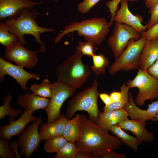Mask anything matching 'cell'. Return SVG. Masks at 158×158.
Returning a JSON list of instances; mask_svg holds the SVG:
<instances>
[{"mask_svg": "<svg viewBox=\"0 0 158 158\" xmlns=\"http://www.w3.org/2000/svg\"><path fill=\"white\" fill-rule=\"evenodd\" d=\"M122 0H112L107 1L105 4L106 7L108 8L111 13V18L109 25L110 26L113 24V18L115 15V13L118 10V6ZM130 1H135L136 0H128Z\"/></svg>", "mask_w": 158, "mask_h": 158, "instance_id": "obj_35", "label": "cell"}, {"mask_svg": "<svg viewBox=\"0 0 158 158\" xmlns=\"http://www.w3.org/2000/svg\"><path fill=\"white\" fill-rule=\"evenodd\" d=\"M37 54V52L26 49L18 41L5 49L6 59L23 68H32L36 66L38 61Z\"/></svg>", "mask_w": 158, "mask_h": 158, "instance_id": "obj_11", "label": "cell"}, {"mask_svg": "<svg viewBox=\"0 0 158 158\" xmlns=\"http://www.w3.org/2000/svg\"><path fill=\"white\" fill-rule=\"evenodd\" d=\"M99 95L105 104V106L108 105L112 102L110 96L108 94L105 93H99Z\"/></svg>", "mask_w": 158, "mask_h": 158, "instance_id": "obj_39", "label": "cell"}, {"mask_svg": "<svg viewBox=\"0 0 158 158\" xmlns=\"http://www.w3.org/2000/svg\"><path fill=\"white\" fill-rule=\"evenodd\" d=\"M128 114L123 108L107 111L100 112L96 124L108 130L111 126L117 125L128 118Z\"/></svg>", "mask_w": 158, "mask_h": 158, "instance_id": "obj_21", "label": "cell"}, {"mask_svg": "<svg viewBox=\"0 0 158 158\" xmlns=\"http://www.w3.org/2000/svg\"><path fill=\"white\" fill-rule=\"evenodd\" d=\"M110 27L109 23L103 18L94 17L80 22H72L55 37L54 43H58L65 35L76 31L78 36H83L85 41L99 45L108 35Z\"/></svg>", "mask_w": 158, "mask_h": 158, "instance_id": "obj_3", "label": "cell"}, {"mask_svg": "<svg viewBox=\"0 0 158 158\" xmlns=\"http://www.w3.org/2000/svg\"><path fill=\"white\" fill-rule=\"evenodd\" d=\"M9 75L18 82L23 90L25 91L30 89L27 84L28 80L33 78L39 80L40 78L46 75H38L31 74L25 71L23 68L18 65H15L5 60L2 57L0 58V81H4L5 75Z\"/></svg>", "mask_w": 158, "mask_h": 158, "instance_id": "obj_12", "label": "cell"}, {"mask_svg": "<svg viewBox=\"0 0 158 158\" xmlns=\"http://www.w3.org/2000/svg\"><path fill=\"white\" fill-rule=\"evenodd\" d=\"M83 55L76 51L57 67V80L76 90L86 82L91 74L89 66L84 64Z\"/></svg>", "mask_w": 158, "mask_h": 158, "instance_id": "obj_4", "label": "cell"}, {"mask_svg": "<svg viewBox=\"0 0 158 158\" xmlns=\"http://www.w3.org/2000/svg\"><path fill=\"white\" fill-rule=\"evenodd\" d=\"M157 38V39H158V37Z\"/></svg>", "mask_w": 158, "mask_h": 158, "instance_id": "obj_46", "label": "cell"}, {"mask_svg": "<svg viewBox=\"0 0 158 158\" xmlns=\"http://www.w3.org/2000/svg\"><path fill=\"white\" fill-rule=\"evenodd\" d=\"M9 141L0 138V157L1 158H17L16 155L8 145Z\"/></svg>", "mask_w": 158, "mask_h": 158, "instance_id": "obj_32", "label": "cell"}, {"mask_svg": "<svg viewBox=\"0 0 158 158\" xmlns=\"http://www.w3.org/2000/svg\"><path fill=\"white\" fill-rule=\"evenodd\" d=\"M98 83L95 80L92 85L78 93L68 102L66 117L70 119L78 111H87L90 117L97 122L99 118V111L97 104L99 96Z\"/></svg>", "mask_w": 158, "mask_h": 158, "instance_id": "obj_5", "label": "cell"}, {"mask_svg": "<svg viewBox=\"0 0 158 158\" xmlns=\"http://www.w3.org/2000/svg\"><path fill=\"white\" fill-rule=\"evenodd\" d=\"M147 123L142 122L128 118L117 125L121 128L131 131L136 136L140 144L143 142H151L154 139L153 134L147 131L145 128Z\"/></svg>", "mask_w": 158, "mask_h": 158, "instance_id": "obj_17", "label": "cell"}, {"mask_svg": "<svg viewBox=\"0 0 158 158\" xmlns=\"http://www.w3.org/2000/svg\"><path fill=\"white\" fill-rule=\"evenodd\" d=\"M81 130L80 114H78L73 119L68 120L63 135L68 141L75 142L80 138Z\"/></svg>", "mask_w": 158, "mask_h": 158, "instance_id": "obj_22", "label": "cell"}, {"mask_svg": "<svg viewBox=\"0 0 158 158\" xmlns=\"http://www.w3.org/2000/svg\"><path fill=\"white\" fill-rule=\"evenodd\" d=\"M142 37L146 40H152L158 37V22L151 28L140 33Z\"/></svg>", "mask_w": 158, "mask_h": 158, "instance_id": "obj_36", "label": "cell"}, {"mask_svg": "<svg viewBox=\"0 0 158 158\" xmlns=\"http://www.w3.org/2000/svg\"><path fill=\"white\" fill-rule=\"evenodd\" d=\"M110 96L112 102H116L120 100L121 96V94L120 91L113 92L111 93Z\"/></svg>", "mask_w": 158, "mask_h": 158, "instance_id": "obj_40", "label": "cell"}, {"mask_svg": "<svg viewBox=\"0 0 158 158\" xmlns=\"http://www.w3.org/2000/svg\"><path fill=\"white\" fill-rule=\"evenodd\" d=\"M42 3L33 0H0V19L16 18L23 10L30 8L33 11L34 6Z\"/></svg>", "mask_w": 158, "mask_h": 158, "instance_id": "obj_14", "label": "cell"}, {"mask_svg": "<svg viewBox=\"0 0 158 158\" xmlns=\"http://www.w3.org/2000/svg\"><path fill=\"white\" fill-rule=\"evenodd\" d=\"M158 58V39L146 40L141 54L140 69L147 71Z\"/></svg>", "mask_w": 158, "mask_h": 158, "instance_id": "obj_19", "label": "cell"}, {"mask_svg": "<svg viewBox=\"0 0 158 158\" xmlns=\"http://www.w3.org/2000/svg\"><path fill=\"white\" fill-rule=\"evenodd\" d=\"M32 92L36 95L45 98H50L51 96V84L46 78L40 84L34 83L30 87Z\"/></svg>", "mask_w": 158, "mask_h": 158, "instance_id": "obj_29", "label": "cell"}, {"mask_svg": "<svg viewBox=\"0 0 158 158\" xmlns=\"http://www.w3.org/2000/svg\"><path fill=\"white\" fill-rule=\"evenodd\" d=\"M158 2V0H145L146 6L149 9L152 8Z\"/></svg>", "mask_w": 158, "mask_h": 158, "instance_id": "obj_42", "label": "cell"}, {"mask_svg": "<svg viewBox=\"0 0 158 158\" xmlns=\"http://www.w3.org/2000/svg\"><path fill=\"white\" fill-rule=\"evenodd\" d=\"M68 142L63 135L54 137L45 140L44 150L47 153H56Z\"/></svg>", "mask_w": 158, "mask_h": 158, "instance_id": "obj_26", "label": "cell"}, {"mask_svg": "<svg viewBox=\"0 0 158 158\" xmlns=\"http://www.w3.org/2000/svg\"><path fill=\"white\" fill-rule=\"evenodd\" d=\"M94 43L89 41L80 42L76 47V50L86 55L92 57L95 54L98 48Z\"/></svg>", "mask_w": 158, "mask_h": 158, "instance_id": "obj_31", "label": "cell"}, {"mask_svg": "<svg viewBox=\"0 0 158 158\" xmlns=\"http://www.w3.org/2000/svg\"><path fill=\"white\" fill-rule=\"evenodd\" d=\"M125 84L130 89H138L134 102L139 106L143 105L147 100L158 98V81L146 71L139 68L135 78L128 80Z\"/></svg>", "mask_w": 158, "mask_h": 158, "instance_id": "obj_7", "label": "cell"}, {"mask_svg": "<svg viewBox=\"0 0 158 158\" xmlns=\"http://www.w3.org/2000/svg\"><path fill=\"white\" fill-rule=\"evenodd\" d=\"M13 99L11 92H9L4 98V104L0 107V119L5 118V116H8L12 119L19 116L23 112L20 109H16L11 107L10 104Z\"/></svg>", "mask_w": 158, "mask_h": 158, "instance_id": "obj_24", "label": "cell"}, {"mask_svg": "<svg viewBox=\"0 0 158 158\" xmlns=\"http://www.w3.org/2000/svg\"><path fill=\"white\" fill-rule=\"evenodd\" d=\"M42 120V117H39L25 129L19 136L18 142L20 147V155L29 158L38 149L41 140L38 129Z\"/></svg>", "mask_w": 158, "mask_h": 158, "instance_id": "obj_10", "label": "cell"}, {"mask_svg": "<svg viewBox=\"0 0 158 158\" xmlns=\"http://www.w3.org/2000/svg\"><path fill=\"white\" fill-rule=\"evenodd\" d=\"M32 114L30 111L25 109L18 119L13 121L9 118V124L0 126V138L9 141L13 136H19L28 124L37 119Z\"/></svg>", "mask_w": 158, "mask_h": 158, "instance_id": "obj_13", "label": "cell"}, {"mask_svg": "<svg viewBox=\"0 0 158 158\" xmlns=\"http://www.w3.org/2000/svg\"><path fill=\"white\" fill-rule=\"evenodd\" d=\"M31 9L26 8L22 10L16 18H10L6 19L5 23L9 27V32L17 37L18 41L23 45L26 44V42L24 35H30L35 37V40L40 45L39 52L45 53L46 48L44 44L40 40V35L46 32L53 31L54 29L39 26L35 20L38 13L35 11H31Z\"/></svg>", "mask_w": 158, "mask_h": 158, "instance_id": "obj_2", "label": "cell"}, {"mask_svg": "<svg viewBox=\"0 0 158 158\" xmlns=\"http://www.w3.org/2000/svg\"><path fill=\"white\" fill-rule=\"evenodd\" d=\"M91 157L90 154L85 153L79 151L75 158H89Z\"/></svg>", "mask_w": 158, "mask_h": 158, "instance_id": "obj_43", "label": "cell"}, {"mask_svg": "<svg viewBox=\"0 0 158 158\" xmlns=\"http://www.w3.org/2000/svg\"><path fill=\"white\" fill-rule=\"evenodd\" d=\"M68 120L63 114L54 122L47 124L42 123L39 128L41 141L54 137L63 135Z\"/></svg>", "mask_w": 158, "mask_h": 158, "instance_id": "obj_20", "label": "cell"}, {"mask_svg": "<svg viewBox=\"0 0 158 158\" xmlns=\"http://www.w3.org/2000/svg\"><path fill=\"white\" fill-rule=\"evenodd\" d=\"M80 136L74 142L79 151L102 157L108 150H117L121 146L120 139L109 134L108 130L95 124L85 115H80Z\"/></svg>", "mask_w": 158, "mask_h": 158, "instance_id": "obj_1", "label": "cell"}, {"mask_svg": "<svg viewBox=\"0 0 158 158\" xmlns=\"http://www.w3.org/2000/svg\"><path fill=\"white\" fill-rule=\"evenodd\" d=\"M140 37V33L130 26L122 23L115 22L112 35L108 38L107 43L115 60L122 53L130 40H137Z\"/></svg>", "mask_w": 158, "mask_h": 158, "instance_id": "obj_8", "label": "cell"}, {"mask_svg": "<svg viewBox=\"0 0 158 158\" xmlns=\"http://www.w3.org/2000/svg\"><path fill=\"white\" fill-rule=\"evenodd\" d=\"M18 41L17 37L9 31V27L5 22L0 23V43L6 48Z\"/></svg>", "mask_w": 158, "mask_h": 158, "instance_id": "obj_28", "label": "cell"}, {"mask_svg": "<svg viewBox=\"0 0 158 158\" xmlns=\"http://www.w3.org/2000/svg\"><path fill=\"white\" fill-rule=\"evenodd\" d=\"M92 57L93 64L91 68L95 75L105 74L106 68L109 65L107 58L102 54H95Z\"/></svg>", "mask_w": 158, "mask_h": 158, "instance_id": "obj_27", "label": "cell"}, {"mask_svg": "<svg viewBox=\"0 0 158 158\" xmlns=\"http://www.w3.org/2000/svg\"><path fill=\"white\" fill-rule=\"evenodd\" d=\"M51 96L45 110L47 123L54 122L61 116V109L63 103L74 95L76 90L57 80L51 84Z\"/></svg>", "mask_w": 158, "mask_h": 158, "instance_id": "obj_9", "label": "cell"}, {"mask_svg": "<svg viewBox=\"0 0 158 158\" xmlns=\"http://www.w3.org/2000/svg\"><path fill=\"white\" fill-rule=\"evenodd\" d=\"M109 130L116 135L123 143L131 148L134 151L136 152L138 150V146L140 144L137 138L125 132L117 124L111 126Z\"/></svg>", "mask_w": 158, "mask_h": 158, "instance_id": "obj_23", "label": "cell"}, {"mask_svg": "<svg viewBox=\"0 0 158 158\" xmlns=\"http://www.w3.org/2000/svg\"><path fill=\"white\" fill-rule=\"evenodd\" d=\"M9 146L16 154L17 158H19L20 156L18 153V149L19 146L18 142L13 140L11 142Z\"/></svg>", "mask_w": 158, "mask_h": 158, "instance_id": "obj_41", "label": "cell"}, {"mask_svg": "<svg viewBox=\"0 0 158 158\" xmlns=\"http://www.w3.org/2000/svg\"><path fill=\"white\" fill-rule=\"evenodd\" d=\"M79 151L74 142L68 141L57 152L54 158H75Z\"/></svg>", "mask_w": 158, "mask_h": 158, "instance_id": "obj_30", "label": "cell"}, {"mask_svg": "<svg viewBox=\"0 0 158 158\" xmlns=\"http://www.w3.org/2000/svg\"><path fill=\"white\" fill-rule=\"evenodd\" d=\"M149 12L151 14V16L146 25L147 29L151 28L158 22V2L149 9Z\"/></svg>", "mask_w": 158, "mask_h": 158, "instance_id": "obj_34", "label": "cell"}, {"mask_svg": "<svg viewBox=\"0 0 158 158\" xmlns=\"http://www.w3.org/2000/svg\"><path fill=\"white\" fill-rule=\"evenodd\" d=\"M128 1H121L120 8L116 12L113 21L130 26L140 33L146 31L147 30V25H143L142 24L143 21L142 18L138 15H134L129 10Z\"/></svg>", "mask_w": 158, "mask_h": 158, "instance_id": "obj_15", "label": "cell"}, {"mask_svg": "<svg viewBox=\"0 0 158 158\" xmlns=\"http://www.w3.org/2000/svg\"><path fill=\"white\" fill-rule=\"evenodd\" d=\"M146 40L142 37L137 40H130L120 56L109 68V74L113 75L122 71L138 69L140 56Z\"/></svg>", "mask_w": 158, "mask_h": 158, "instance_id": "obj_6", "label": "cell"}, {"mask_svg": "<svg viewBox=\"0 0 158 158\" xmlns=\"http://www.w3.org/2000/svg\"><path fill=\"white\" fill-rule=\"evenodd\" d=\"M151 121H158V111L156 114L155 117L153 118Z\"/></svg>", "mask_w": 158, "mask_h": 158, "instance_id": "obj_44", "label": "cell"}, {"mask_svg": "<svg viewBox=\"0 0 158 158\" xmlns=\"http://www.w3.org/2000/svg\"><path fill=\"white\" fill-rule=\"evenodd\" d=\"M129 98L128 103L124 108L131 119L144 122L148 120H151L155 117L158 111V100L148 105L147 109L144 110L137 107L133 99L131 93L129 94Z\"/></svg>", "mask_w": 158, "mask_h": 158, "instance_id": "obj_16", "label": "cell"}, {"mask_svg": "<svg viewBox=\"0 0 158 158\" xmlns=\"http://www.w3.org/2000/svg\"><path fill=\"white\" fill-rule=\"evenodd\" d=\"M112 150H108L102 156L103 158H124L126 155L124 154L118 153Z\"/></svg>", "mask_w": 158, "mask_h": 158, "instance_id": "obj_37", "label": "cell"}, {"mask_svg": "<svg viewBox=\"0 0 158 158\" xmlns=\"http://www.w3.org/2000/svg\"><path fill=\"white\" fill-rule=\"evenodd\" d=\"M55 1H58V0H54Z\"/></svg>", "mask_w": 158, "mask_h": 158, "instance_id": "obj_45", "label": "cell"}, {"mask_svg": "<svg viewBox=\"0 0 158 158\" xmlns=\"http://www.w3.org/2000/svg\"><path fill=\"white\" fill-rule=\"evenodd\" d=\"M146 71L158 81V58Z\"/></svg>", "mask_w": 158, "mask_h": 158, "instance_id": "obj_38", "label": "cell"}, {"mask_svg": "<svg viewBox=\"0 0 158 158\" xmlns=\"http://www.w3.org/2000/svg\"><path fill=\"white\" fill-rule=\"evenodd\" d=\"M100 0H84L78 5V10L80 13L84 14L88 13L90 10Z\"/></svg>", "mask_w": 158, "mask_h": 158, "instance_id": "obj_33", "label": "cell"}, {"mask_svg": "<svg viewBox=\"0 0 158 158\" xmlns=\"http://www.w3.org/2000/svg\"><path fill=\"white\" fill-rule=\"evenodd\" d=\"M120 88L121 94L120 100L118 102H112L109 105L105 106L103 109L104 111L123 108L128 103L129 100V90L130 88L125 83H123Z\"/></svg>", "mask_w": 158, "mask_h": 158, "instance_id": "obj_25", "label": "cell"}, {"mask_svg": "<svg viewBox=\"0 0 158 158\" xmlns=\"http://www.w3.org/2000/svg\"><path fill=\"white\" fill-rule=\"evenodd\" d=\"M49 102V99L35 95L28 92L18 98L16 104H19L24 110L30 111L33 113L39 109L45 110Z\"/></svg>", "mask_w": 158, "mask_h": 158, "instance_id": "obj_18", "label": "cell"}]
</instances>
